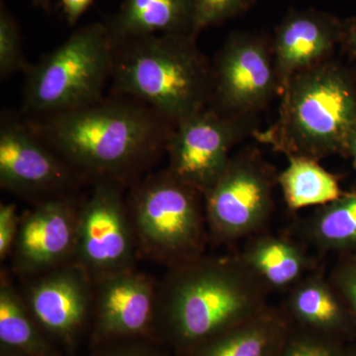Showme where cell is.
<instances>
[{"label": "cell", "mask_w": 356, "mask_h": 356, "mask_svg": "<svg viewBox=\"0 0 356 356\" xmlns=\"http://www.w3.org/2000/svg\"><path fill=\"white\" fill-rule=\"evenodd\" d=\"M19 24L1 2L0 9V77L6 79L17 72H27Z\"/></svg>", "instance_id": "603a6c76"}, {"label": "cell", "mask_w": 356, "mask_h": 356, "mask_svg": "<svg viewBox=\"0 0 356 356\" xmlns=\"http://www.w3.org/2000/svg\"><path fill=\"white\" fill-rule=\"evenodd\" d=\"M114 51L106 23L77 29L25 72L23 112L42 116L102 99L113 72Z\"/></svg>", "instance_id": "8992f818"}, {"label": "cell", "mask_w": 356, "mask_h": 356, "mask_svg": "<svg viewBox=\"0 0 356 356\" xmlns=\"http://www.w3.org/2000/svg\"><path fill=\"white\" fill-rule=\"evenodd\" d=\"M341 31L343 21L332 14L291 9L271 37L281 91L293 76L332 60Z\"/></svg>", "instance_id": "9a60e30c"}, {"label": "cell", "mask_w": 356, "mask_h": 356, "mask_svg": "<svg viewBox=\"0 0 356 356\" xmlns=\"http://www.w3.org/2000/svg\"><path fill=\"white\" fill-rule=\"evenodd\" d=\"M290 331L291 324L282 309L269 306L184 356H280Z\"/></svg>", "instance_id": "e0dca14e"}, {"label": "cell", "mask_w": 356, "mask_h": 356, "mask_svg": "<svg viewBox=\"0 0 356 356\" xmlns=\"http://www.w3.org/2000/svg\"><path fill=\"white\" fill-rule=\"evenodd\" d=\"M21 280V295L41 329L67 343L91 322L93 282L72 261Z\"/></svg>", "instance_id": "5bb4252c"}, {"label": "cell", "mask_w": 356, "mask_h": 356, "mask_svg": "<svg viewBox=\"0 0 356 356\" xmlns=\"http://www.w3.org/2000/svg\"><path fill=\"white\" fill-rule=\"evenodd\" d=\"M304 231L307 238L321 250L355 252L356 192L343 193L320 206Z\"/></svg>", "instance_id": "7402d4cb"}, {"label": "cell", "mask_w": 356, "mask_h": 356, "mask_svg": "<svg viewBox=\"0 0 356 356\" xmlns=\"http://www.w3.org/2000/svg\"><path fill=\"white\" fill-rule=\"evenodd\" d=\"M257 130V118L208 105L175 126L166 145V170L204 195L228 165L233 147Z\"/></svg>", "instance_id": "30bf717a"}, {"label": "cell", "mask_w": 356, "mask_h": 356, "mask_svg": "<svg viewBox=\"0 0 356 356\" xmlns=\"http://www.w3.org/2000/svg\"><path fill=\"white\" fill-rule=\"evenodd\" d=\"M287 159L286 168L278 173L277 182L289 209L327 205L343 195L339 178L317 159L301 156H288Z\"/></svg>", "instance_id": "44dd1931"}, {"label": "cell", "mask_w": 356, "mask_h": 356, "mask_svg": "<svg viewBox=\"0 0 356 356\" xmlns=\"http://www.w3.org/2000/svg\"><path fill=\"white\" fill-rule=\"evenodd\" d=\"M195 15V30L200 34L209 26L220 25L242 16L257 0H192Z\"/></svg>", "instance_id": "cb8c5ba5"}, {"label": "cell", "mask_w": 356, "mask_h": 356, "mask_svg": "<svg viewBox=\"0 0 356 356\" xmlns=\"http://www.w3.org/2000/svg\"><path fill=\"white\" fill-rule=\"evenodd\" d=\"M280 92L271 37L242 31L229 35L212 63L210 106L257 118Z\"/></svg>", "instance_id": "8fae6325"}, {"label": "cell", "mask_w": 356, "mask_h": 356, "mask_svg": "<svg viewBox=\"0 0 356 356\" xmlns=\"http://www.w3.org/2000/svg\"><path fill=\"white\" fill-rule=\"evenodd\" d=\"M127 182L102 178L79 201L74 261L93 283L137 267L140 259L127 195Z\"/></svg>", "instance_id": "ba28073f"}, {"label": "cell", "mask_w": 356, "mask_h": 356, "mask_svg": "<svg viewBox=\"0 0 356 356\" xmlns=\"http://www.w3.org/2000/svg\"><path fill=\"white\" fill-rule=\"evenodd\" d=\"M89 184L30 125L6 113L0 123V186L35 205L76 195Z\"/></svg>", "instance_id": "9c48e42d"}, {"label": "cell", "mask_w": 356, "mask_h": 356, "mask_svg": "<svg viewBox=\"0 0 356 356\" xmlns=\"http://www.w3.org/2000/svg\"><path fill=\"white\" fill-rule=\"evenodd\" d=\"M238 257L270 292L291 289L313 268V262L299 243L268 234L250 236Z\"/></svg>", "instance_id": "d6986e66"}, {"label": "cell", "mask_w": 356, "mask_h": 356, "mask_svg": "<svg viewBox=\"0 0 356 356\" xmlns=\"http://www.w3.org/2000/svg\"><path fill=\"white\" fill-rule=\"evenodd\" d=\"M127 204L140 259L170 268L204 254L209 233L203 194L166 168L136 180Z\"/></svg>", "instance_id": "5b68a950"}, {"label": "cell", "mask_w": 356, "mask_h": 356, "mask_svg": "<svg viewBox=\"0 0 356 356\" xmlns=\"http://www.w3.org/2000/svg\"><path fill=\"white\" fill-rule=\"evenodd\" d=\"M269 293L238 255H201L159 281L154 332L184 356L266 310Z\"/></svg>", "instance_id": "7a4b0ae2"}, {"label": "cell", "mask_w": 356, "mask_h": 356, "mask_svg": "<svg viewBox=\"0 0 356 356\" xmlns=\"http://www.w3.org/2000/svg\"><path fill=\"white\" fill-rule=\"evenodd\" d=\"M343 348V344L337 339L297 329L291 325V331L280 356H339Z\"/></svg>", "instance_id": "d4e9b609"}, {"label": "cell", "mask_w": 356, "mask_h": 356, "mask_svg": "<svg viewBox=\"0 0 356 356\" xmlns=\"http://www.w3.org/2000/svg\"><path fill=\"white\" fill-rule=\"evenodd\" d=\"M106 24L114 40L149 35L198 37L192 0H124Z\"/></svg>", "instance_id": "ac0fdd59"}, {"label": "cell", "mask_w": 356, "mask_h": 356, "mask_svg": "<svg viewBox=\"0 0 356 356\" xmlns=\"http://www.w3.org/2000/svg\"><path fill=\"white\" fill-rule=\"evenodd\" d=\"M35 6L41 7L43 9H48L51 4V0H29Z\"/></svg>", "instance_id": "1f68e13d"}, {"label": "cell", "mask_w": 356, "mask_h": 356, "mask_svg": "<svg viewBox=\"0 0 356 356\" xmlns=\"http://www.w3.org/2000/svg\"><path fill=\"white\" fill-rule=\"evenodd\" d=\"M277 177L255 147L232 154L221 175L203 195L209 238L229 243L259 234L273 214Z\"/></svg>", "instance_id": "52a82bcc"}, {"label": "cell", "mask_w": 356, "mask_h": 356, "mask_svg": "<svg viewBox=\"0 0 356 356\" xmlns=\"http://www.w3.org/2000/svg\"><path fill=\"white\" fill-rule=\"evenodd\" d=\"M281 309L293 327L339 341L356 323L332 281L320 274L309 273L295 284Z\"/></svg>", "instance_id": "2e32d148"}, {"label": "cell", "mask_w": 356, "mask_h": 356, "mask_svg": "<svg viewBox=\"0 0 356 356\" xmlns=\"http://www.w3.org/2000/svg\"><path fill=\"white\" fill-rule=\"evenodd\" d=\"M159 281L135 268L93 283L92 322L99 343L154 332Z\"/></svg>", "instance_id": "4fadbf2b"}, {"label": "cell", "mask_w": 356, "mask_h": 356, "mask_svg": "<svg viewBox=\"0 0 356 356\" xmlns=\"http://www.w3.org/2000/svg\"><path fill=\"white\" fill-rule=\"evenodd\" d=\"M100 356H159L153 351L147 350L142 346H119L117 348H111V350L105 351Z\"/></svg>", "instance_id": "f546056e"}, {"label": "cell", "mask_w": 356, "mask_h": 356, "mask_svg": "<svg viewBox=\"0 0 356 356\" xmlns=\"http://www.w3.org/2000/svg\"><path fill=\"white\" fill-rule=\"evenodd\" d=\"M43 330L33 317L13 280V273L0 275V341L11 356H54Z\"/></svg>", "instance_id": "ffe728a7"}, {"label": "cell", "mask_w": 356, "mask_h": 356, "mask_svg": "<svg viewBox=\"0 0 356 356\" xmlns=\"http://www.w3.org/2000/svg\"><path fill=\"white\" fill-rule=\"evenodd\" d=\"M339 47L356 63V16L343 21Z\"/></svg>", "instance_id": "f1b7e54d"}, {"label": "cell", "mask_w": 356, "mask_h": 356, "mask_svg": "<svg viewBox=\"0 0 356 356\" xmlns=\"http://www.w3.org/2000/svg\"><path fill=\"white\" fill-rule=\"evenodd\" d=\"M277 120L254 137L285 156L343 154L356 122V76L336 60L300 72L280 93Z\"/></svg>", "instance_id": "277c9868"}, {"label": "cell", "mask_w": 356, "mask_h": 356, "mask_svg": "<svg viewBox=\"0 0 356 356\" xmlns=\"http://www.w3.org/2000/svg\"><path fill=\"white\" fill-rule=\"evenodd\" d=\"M28 122L90 184L137 180L165 153L175 126L144 103L120 95Z\"/></svg>", "instance_id": "6da1fadb"}, {"label": "cell", "mask_w": 356, "mask_h": 356, "mask_svg": "<svg viewBox=\"0 0 356 356\" xmlns=\"http://www.w3.org/2000/svg\"><path fill=\"white\" fill-rule=\"evenodd\" d=\"M343 154L353 159V165L356 168V122L351 127L344 142Z\"/></svg>", "instance_id": "4dcf8cb0"}, {"label": "cell", "mask_w": 356, "mask_h": 356, "mask_svg": "<svg viewBox=\"0 0 356 356\" xmlns=\"http://www.w3.org/2000/svg\"><path fill=\"white\" fill-rule=\"evenodd\" d=\"M79 201L64 196L32 205L21 215L9 261L19 280L35 277L74 261Z\"/></svg>", "instance_id": "7c38bea8"}, {"label": "cell", "mask_w": 356, "mask_h": 356, "mask_svg": "<svg viewBox=\"0 0 356 356\" xmlns=\"http://www.w3.org/2000/svg\"><path fill=\"white\" fill-rule=\"evenodd\" d=\"M339 356H356V350H346V348H343Z\"/></svg>", "instance_id": "d6a6232c"}, {"label": "cell", "mask_w": 356, "mask_h": 356, "mask_svg": "<svg viewBox=\"0 0 356 356\" xmlns=\"http://www.w3.org/2000/svg\"><path fill=\"white\" fill-rule=\"evenodd\" d=\"M21 215L13 203L0 205V261L10 257L16 236L19 231Z\"/></svg>", "instance_id": "484cf974"}, {"label": "cell", "mask_w": 356, "mask_h": 356, "mask_svg": "<svg viewBox=\"0 0 356 356\" xmlns=\"http://www.w3.org/2000/svg\"><path fill=\"white\" fill-rule=\"evenodd\" d=\"M194 35L114 40L112 86L177 125L210 104L212 63Z\"/></svg>", "instance_id": "3957f363"}, {"label": "cell", "mask_w": 356, "mask_h": 356, "mask_svg": "<svg viewBox=\"0 0 356 356\" xmlns=\"http://www.w3.org/2000/svg\"><path fill=\"white\" fill-rule=\"evenodd\" d=\"M93 2L95 0H60V8L67 24L76 25Z\"/></svg>", "instance_id": "83f0119b"}, {"label": "cell", "mask_w": 356, "mask_h": 356, "mask_svg": "<svg viewBox=\"0 0 356 356\" xmlns=\"http://www.w3.org/2000/svg\"><path fill=\"white\" fill-rule=\"evenodd\" d=\"M331 281L356 320V254L344 259L337 266Z\"/></svg>", "instance_id": "4316f807"}]
</instances>
